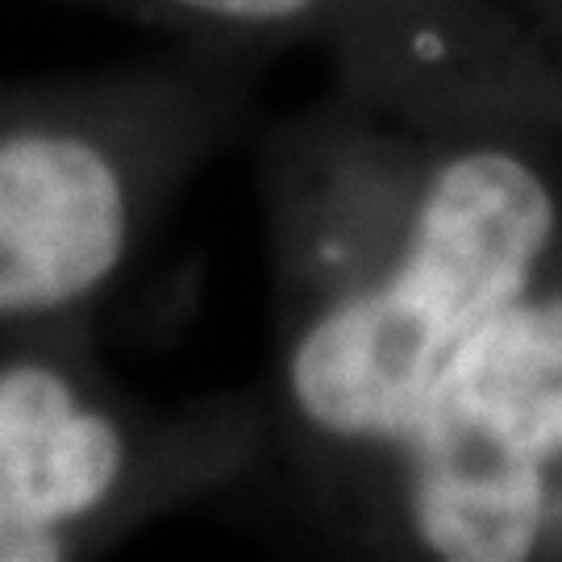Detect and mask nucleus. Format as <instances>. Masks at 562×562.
Wrapping results in <instances>:
<instances>
[{
	"instance_id": "20e7f679",
	"label": "nucleus",
	"mask_w": 562,
	"mask_h": 562,
	"mask_svg": "<svg viewBox=\"0 0 562 562\" xmlns=\"http://www.w3.org/2000/svg\"><path fill=\"white\" fill-rule=\"evenodd\" d=\"M142 4L241 34H292L341 9V0H142Z\"/></svg>"
},
{
	"instance_id": "f257e3e1",
	"label": "nucleus",
	"mask_w": 562,
	"mask_h": 562,
	"mask_svg": "<svg viewBox=\"0 0 562 562\" xmlns=\"http://www.w3.org/2000/svg\"><path fill=\"white\" fill-rule=\"evenodd\" d=\"M554 238L529 162L467 150L429 171L396 241L304 313L283 359L292 417L350 459L396 454L467 341L521 301Z\"/></svg>"
},
{
	"instance_id": "f03ea898",
	"label": "nucleus",
	"mask_w": 562,
	"mask_h": 562,
	"mask_svg": "<svg viewBox=\"0 0 562 562\" xmlns=\"http://www.w3.org/2000/svg\"><path fill=\"white\" fill-rule=\"evenodd\" d=\"M392 459L408 529L434 559H529L562 462V292H525L483 325Z\"/></svg>"
},
{
	"instance_id": "7ed1b4c3",
	"label": "nucleus",
	"mask_w": 562,
	"mask_h": 562,
	"mask_svg": "<svg viewBox=\"0 0 562 562\" xmlns=\"http://www.w3.org/2000/svg\"><path fill=\"white\" fill-rule=\"evenodd\" d=\"M134 234L138 192L101 138L0 121V329L101 292Z\"/></svg>"
}]
</instances>
